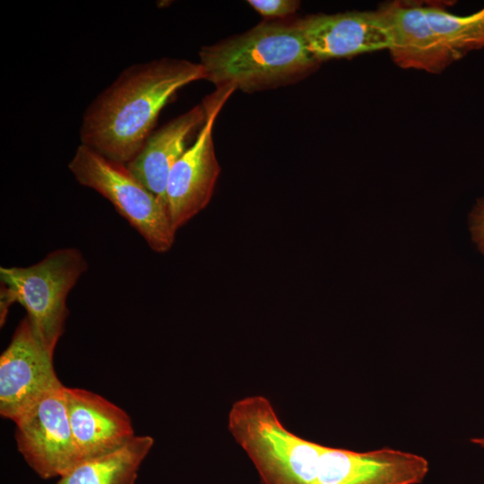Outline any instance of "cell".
<instances>
[{"label":"cell","mask_w":484,"mask_h":484,"mask_svg":"<svg viewBox=\"0 0 484 484\" xmlns=\"http://www.w3.org/2000/svg\"><path fill=\"white\" fill-rule=\"evenodd\" d=\"M228 428L263 484H419L429 469L412 453L387 447L356 452L304 439L285 428L263 395L233 402Z\"/></svg>","instance_id":"cell-1"},{"label":"cell","mask_w":484,"mask_h":484,"mask_svg":"<svg viewBox=\"0 0 484 484\" xmlns=\"http://www.w3.org/2000/svg\"><path fill=\"white\" fill-rule=\"evenodd\" d=\"M203 79L201 65L186 59L163 57L126 67L85 109L81 144L128 164L153 132L169 99L180 88Z\"/></svg>","instance_id":"cell-2"},{"label":"cell","mask_w":484,"mask_h":484,"mask_svg":"<svg viewBox=\"0 0 484 484\" xmlns=\"http://www.w3.org/2000/svg\"><path fill=\"white\" fill-rule=\"evenodd\" d=\"M204 79L245 92L285 86L320 64L295 22H264L199 50Z\"/></svg>","instance_id":"cell-3"},{"label":"cell","mask_w":484,"mask_h":484,"mask_svg":"<svg viewBox=\"0 0 484 484\" xmlns=\"http://www.w3.org/2000/svg\"><path fill=\"white\" fill-rule=\"evenodd\" d=\"M87 268L74 247L52 251L28 267H0L1 288L25 308L34 333L52 353L69 314L66 298Z\"/></svg>","instance_id":"cell-4"},{"label":"cell","mask_w":484,"mask_h":484,"mask_svg":"<svg viewBox=\"0 0 484 484\" xmlns=\"http://www.w3.org/2000/svg\"><path fill=\"white\" fill-rule=\"evenodd\" d=\"M68 169L80 185L108 200L151 250L165 253L172 247L177 230L166 203L142 184L126 165L108 160L81 144Z\"/></svg>","instance_id":"cell-5"},{"label":"cell","mask_w":484,"mask_h":484,"mask_svg":"<svg viewBox=\"0 0 484 484\" xmlns=\"http://www.w3.org/2000/svg\"><path fill=\"white\" fill-rule=\"evenodd\" d=\"M236 91L224 86L206 97V118L193 144L186 148L171 169L166 186V204L176 230L209 203L220 172L212 139L216 118L227 99Z\"/></svg>","instance_id":"cell-6"},{"label":"cell","mask_w":484,"mask_h":484,"mask_svg":"<svg viewBox=\"0 0 484 484\" xmlns=\"http://www.w3.org/2000/svg\"><path fill=\"white\" fill-rule=\"evenodd\" d=\"M65 388L48 393L14 420L18 451L42 479L61 477L80 463Z\"/></svg>","instance_id":"cell-7"},{"label":"cell","mask_w":484,"mask_h":484,"mask_svg":"<svg viewBox=\"0 0 484 484\" xmlns=\"http://www.w3.org/2000/svg\"><path fill=\"white\" fill-rule=\"evenodd\" d=\"M50 352L25 316L0 357V414L14 421L48 393L63 385Z\"/></svg>","instance_id":"cell-8"},{"label":"cell","mask_w":484,"mask_h":484,"mask_svg":"<svg viewBox=\"0 0 484 484\" xmlns=\"http://www.w3.org/2000/svg\"><path fill=\"white\" fill-rule=\"evenodd\" d=\"M297 22L309 51L320 63L391 47L390 29L379 9L313 14Z\"/></svg>","instance_id":"cell-9"},{"label":"cell","mask_w":484,"mask_h":484,"mask_svg":"<svg viewBox=\"0 0 484 484\" xmlns=\"http://www.w3.org/2000/svg\"><path fill=\"white\" fill-rule=\"evenodd\" d=\"M72 435L80 462L112 453L135 436L128 414L91 391L65 388Z\"/></svg>","instance_id":"cell-10"},{"label":"cell","mask_w":484,"mask_h":484,"mask_svg":"<svg viewBox=\"0 0 484 484\" xmlns=\"http://www.w3.org/2000/svg\"><path fill=\"white\" fill-rule=\"evenodd\" d=\"M379 10L388 23L389 51L398 66L438 73L458 60L431 27L421 4L393 1Z\"/></svg>","instance_id":"cell-11"},{"label":"cell","mask_w":484,"mask_h":484,"mask_svg":"<svg viewBox=\"0 0 484 484\" xmlns=\"http://www.w3.org/2000/svg\"><path fill=\"white\" fill-rule=\"evenodd\" d=\"M205 118L203 103L195 105L153 131L139 153L126 164L130 172L165 203L171 169L186 150L190 136L203 125Z\"/></svg>","instance_id":"cell-12"},{"label":"cell","mask_w":484,"mask_h":484,"mask_svg":"<svg viewBox=\"0 0 484 484\" xmlns=\"http://www.w3.org/2000/svg\"><path fill=\"white\" fill-rule=\"evenodd\" d=\"M153 444L150 436H135L112 453L80 462L56 484H135L140 466Z\"/></svg>","instance_id":"cell-13"},{"label":"cell","mask_w":484,"mask_h":484,"mask_svg":"<svg viewBox=\"0 0 484 484\" xmlns=\"http://www.w3.org/2000/svg\"><path fill=\"white\" fill-rule=\"evenodd\" d=\"M424 9L431 27L457 59L484 48V8L467 16L455 15L436 5Z\"/></svg>","instance_id":"cell-14"},{"label":"cell","mask_w":484,"mask_h":484,"mask_svg":"<svg viewBox=\"0 0 484 484\" xmlns=\"http://www.w3.org/2000/svg\"><path fill=\"white\" fill-rule=\"evenodd\" d=\"M247 4L268 19L290 16L300 6V2L296 0H249Z\"/></svg>","instance_id":"cell-15"},{"label":"cell","mask_w":484,"mask_h":484,"mask_svg":"<svg viewBox=\"0 0 484 484\" xmlns=\"http://www.w3.org/2000/svg\"><path fill=\"white\" fill-rule=\"evenodd\" d=\"M472 239L484 254V198L480 199L470 216Z\"/></svg>","instance_id":"cell-16"},{"label":"cell","mask_w":484,"mask_h":484,"mask_svg":"<svg viewBox=\"0 0 484 484\" xmlns=\"http://www.w3.org/2000/svg\"><path fill=\"white\" fill-rule=\"evenodd\" d=\"M471 441L473 444H476V445H480L481 447H484V437H474V438H471Z\"/></svg>","instance_id":"cell-17"}]
</instances>
